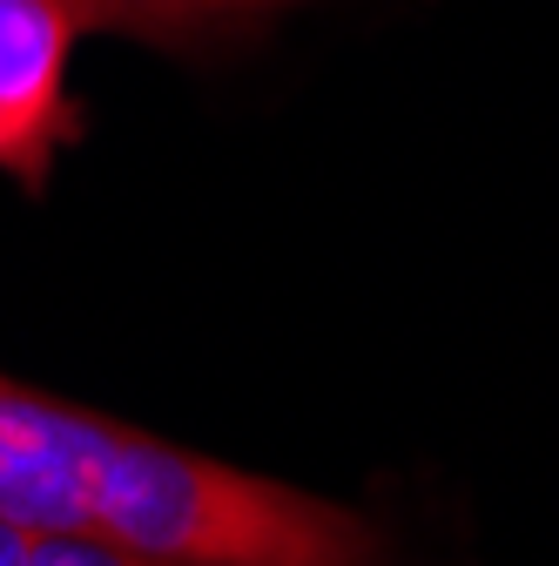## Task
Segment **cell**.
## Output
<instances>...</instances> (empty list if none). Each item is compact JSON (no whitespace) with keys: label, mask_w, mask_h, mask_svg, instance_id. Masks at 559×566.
I'll return each mask as SVG.
<instances>
[{"label":"cell","mask_w":559,"mask_h":566,"mask_svg":"<svg viewBox=\"0 0 559 566\" xmlns=\"http://www.w3.org/2000/svg\"><path fill=\"white\" fill-rule=\"evenodd\" d=\"M0 520L182 566H384V539L358 513L14 378H0Z\"/></svg>","instance_id":"cell-1"},{"label":"cell","mask_w":559,"mask_h":566,"mask_svg":"<svg viewBox=\"0 0 559 566\" xmlns=\"http://www.w3.org/2000/svg\"><path fill=\"white\" fill-rule=\"evenodd\" d=\"M75 28L61 0H0V176L28 189H41L54 149L82 135L67 95Z\"/></svg>","instance_id":"cell-2"},{"label":"cell","mask_w":559,"mask_h":566,"mask_svg":"<svg viewBox=\"0 0 559 566\" xmlns=\"http://www.w3.org/2000/svg\"><path fill=\"white\" fill-rule=\"evenodd\" d=\"M82 28H122L162 48H209V41H236L263 14L291 8V0H61Z\"/></svg>","instance_id":"cell-3"},{"label":"cell","mask_w":559,"mask_h":566,"mask_svg":"<svg viewBox=\"0 0 559 566\" xmlns=\"http://www.w3.org/2000/svg\"><path fill=\"white\" fill-rule=\"evenodd\" d=\"M0 566H182V559H156V553L88 539V533H48V526L0 520Z\"/></svg>","instance_id":"cell-4"}]
</instances>
